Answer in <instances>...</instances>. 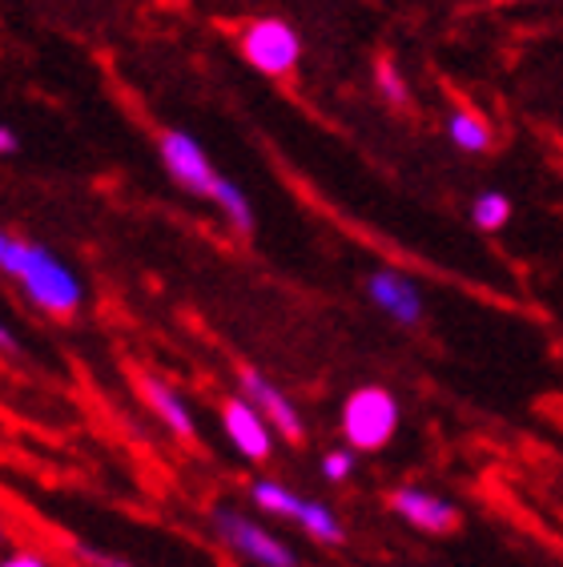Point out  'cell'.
Wrapping results in <instances>:
<instances>
[{
    "label": "cell",
    "mask_w": 563,
    "mask_h": 567,
    "mask_svg": "<svg viewBox=\"0 0 563 567\" xmlns=\"http://www.w3.org/2000/svg\"><path fill=\"white\" fill-rule=\"evenodd\" d=\"M0 274L17 282L29 302L49 318H73L85 306V282L49 246L0 229Z\"/></svg>",
    "instance_id": "1"
},
{
    "label": "cell",
    "mask_w": 563,
    "mask_h": 567,
    "mask_svg": "<svg viewBox=\"0 0 563 567\" xmlns=\"http://www.w3.org/2000/svg\"><path fill=\"white\" fill-rule=\"evenodd\" d=\"M399 431V403L382 386H358L342 403V435L358 451H382Z\"/></svg>",
    "instance_id": "2"
},
{
    "label": "cell",
    "mask_w": 563,
    "mask_h": 567,
    "mask_svg": "<svg viewBox=\"0 0 563 567\" xmlns=\"http://www.w3.org/2000/svg\"><path fill=\"white\" fill-rule=\"evenodd\" d=\"M157 153H162L165 174L174 177V186L182 189V194L206 197V202L214 197V189H217V182H222V174L214 169L206 145L197 142L194 133H185V130H162V133H157Z\"/></svg>",
    "instance_id": "3"
},
{
    "label": "cell",
    "mask_w": 563,
    "mask_h": 567,
    "mask_svg": "<svg viewBox=\"0 0 563 567\" xmlns=\"http://www.w3.org/2000/svg\"><path fill=\"white\" fill-rule=\"evenodd\" d=\"M238 49L246 56V65L258 69L262 76H286L294 73L298 56H303V37L278 17H258L242 29Z\"/></svg>",
    "instance_id": "4"
},
{
    "label": "cell",
    "mask_w": 563,
    "mask_h": 567,
    "mask_svg": "<svg viewBox=\"0 0 563 567\" xmlns=\"http://www.w3.org/2000/svg\"><path fill=\"white\" fill-rule=\"evenodd\" d=\"M214 532L229 551H238L254 567H298V556L282 544L278 535H270L262 524H254L249 515L234 512V507H217Z\"/></svg>",
    "instance_id": "5"
},
{
    "label": "cell",
    "mask_w": 563,
    "mask_h": 567,
    "mask_svg": "<svg viewBox=\"0 0 563 567\" xmlns=\"http://www.w3.org/2000/svg\"><path fill=\"white\" fill-rule=\"evenodd\" d=\"M222 431H226V439L234 443V451H238L242 458H249V463H266V458H270L274 426L258 406L249 403L246 394L222 403Z\"/></svg>",
    "instance_id": "6"
},
{
    "label": "cell",
    "mask_w": 563,
    "mask_h": 567,
    "mask_svg": "<svg viewBox=\"0 0 563 567\" xmlns=\"http://www.w3.org/2000/svg\"><path fill=\"white\" fill-rule=\"evenodd\" d=\"M238 382H242V394H246L249 403L258 406L262 415L270 419V426L278 431L282 439H290V443H303V435H306V426H303V415H298V406L286 399V394L274 386L270 379L262 371H254V367H246V371L238 374Z\"/></svg>",
    "instance_id": "7"
},
{
    "label": "cell",
    "mask_w": 563,
    "mask_h": 567,
    "mask_svg": "<svg viewBox=\"0 0 563 567\" xmlns=\"http://www.w3.org/2000/svg\"><path fill=\"white\" fill-rule=\"evenodd\" d=\"M390 512H399L411 527L431 532V535L455 532L459 527L455 503L434 492H422V487H399V492H390Z\"/></svg>",
    "instance_id": "8"
},
{
    "label": "cell",
    "mask_w": 563,
    "mask_h": 567,
    "mask_svg": "<svg viewBox=\"0 0 563 567\" xmlns=\"http://www.w3.org/2000/svg\"><path fill=\"white\" fill-rule=\"evenodd\" d=\"M367 298L379 306L382 315H390L402 327H414L422 318V295L411 278H402L395 270H375L367 278Z\"/></svg>",
    "instance_id": "9"
},
{
    "label": "cell",
    "mask_w": 563,
    "mask_h": 567,
    "mask_svg": "<svg viewBox=\"0 0 563 567\" xmlns=\"http://www.w3.org/2000/svg\"><path fill=\"white\" fill-rule=\"evenodd\" d=\"M137 391H141V399H145V406H150L153 415L170 426V435L185 439V443H190V439H197L194 411H190V403H185L170 382L157 379V374H137Z\"/></svg>",
    "instance_id": "10"
},
{
    "label": "cell",
    "mask_w": 563,
    "mask_h": 567,
    "mask_svg": "<svg viewBox=\"0 0 563 567\" xmlns=\"http://www.w3.org/2000/svg\"><path fill=\"white\" fill-rule=\"evenodd\" d=\"M294 524L303 527V532L310 535L315 544H323V547H338L342 539H347V532H342V524H338V515L330 512L326 503H318V499H306Z\"/></svg>",
    "instance_id": "11"
},
{
    "label": "cell",
    "mask_w": 563,
    "mask_h": 567,
    "mask_svg": "<svg viewBox=\"0 0 563 567\" xmlns=\"http://www.w3.org/2000/svg\"><path fill=\"white\" fill-rule=\"evenodd\" d=\"M249 499H254L258 512H270V515H278V519H298V512H303V503H306L303 495L290 492V487L278 480H258L249 487Z\"/></svg>",
    "instance_id": "12"
},
{
    "label": "cell",
    "mask_w": 563,
    "mask_h": 567,
    "mask_svg": "<svg viewBox=\"0 0 563 567\" xmlns=\"http://www.w3.org/2000/svg\"><path fill=\"white\" fill-rule=\"evenodd\" d=\"M222 214H226V221L238 234H254V206H249L246 189H238V182H229V177H222L214 189V197H209Z\"/></svg>",
    "instance_id": "13"
},
{
    "label": "cell",
    "mask_w": 563,
    "mask_h": 567,
    "mask_svg": "<svg viewBox=\"0 0 563 567\" xmlns=\"http://www.w3.org/2000/svg\"><path fill=\"white\" fill-rule=\"evenodd\" d=\"M447 137H451L463 153H488L491 150V130L483 125V117H475L471 110L451 113V121H447Z\"/></svg>",
    "instance_id": "14"
},
{
    "label": "cell",
    "mask_w": 563,
    "mask_h": 567,
    "mask_svg": "<svg viewBox=\"0 0 563 567\" xmlns=\"http://www.w3.org/2000/svg\"><path fill=\"white\" fill-rule=\"evenodd\" d=\"M471 221H475L479 229H488V234H495V229H503L511 221V202L508 194H499V189H488V194H479L475 202H471Z\"/></svg>",
    "instance_id": "15"
},
{
    "label": "cell",
    "mask_w": 563,
    "mask_h": 567,
    "mask_svg": "<svg viewBox=\"0 0 563 567\" xmlns=\"http://www.w3.org/2000/svg\"><path fill=\"white\" fill-rule=\"evenodd\" d=\"M350 471H355V455H350V451H330V455L323 458L326 480L342 483V480H350Z\"/></svg>",
    "instance_id": "16"
},
{
    "label": "cell",
    "mask_w": 563,
    "mask_h": 567,
    "mask_svg": "<svg viewBox=\"0 0 563 567\" xmlns=\"http://www.w3.org/2000/svg\"><path fill=\"white\" fill-rule=\"evenodd\" d=\"M379 89L387 93V101H395V105H399V101H407V85H402V76L395 73V65H390V61H382V65H379Z\"/></svg>",
    "instance_id": "17"
},
{
    "label": "cell",
    "mask_w": 563,
    "mask_h": 567,
    "mask_svg": "<svg viewBox=\"0 0 563 567\" xmlns=\"http://www.w3.org/2000/svg\"><path fill=\"white\" fill-rule=\"evenodd\" d=\"M0 567H49V559L41 551H12V556L0 559Z\"/></svg>",
    "instance_id": "18"
},
{
    "label": "cell",
    "mask_w": 563,
    "mask_h": 567,
    "mask_svg": "<svg viewBox=\"0 0 563 567\" xmlns=\"http://www.w3.org/2000/svg\"><path fill=\"white\" fill-rule=\"evenodd\" d=\"M76 556L93 567H133V564H125V559H113V556H105V551H93V547H81V544H76Z\"/></svg>",
    "instance_id": "19"
},
{
    "label": "cell",
    "mask_w": 563,
    "mask_h": 567,
    "mask_svg": "<svg viewBox=\"0 0 563 567\" xmlns=\"http://www.w3.org/2000/svg\"><path fill=\"white\" fill-rule=\"evenodd\" d=\"M0 354H21V339L12 334V327L0 318Z\"/></svg>",
    "instance_id": "20"
},
{
    "label": "cell",
    "mask_w": 563,
    "mask_h": 567,
    "mask_svg": "<svg viewBox=\"0 0 563 567\" xmlns=\"http://www.w3.org/2000/svg\"><path fill=\"white\" fill-rule=\"evenodd\" d=\"M17 150H21V137L12 133V125H0V157H12Z\"/></svg>",
    "instance_id": "21"
},
{
    "label": "cell",
    "mask_w": 563,
    "mask_h": 567,
    "mask_svg": "<svg viewBox=\"0 0 563 567\" xmlns=\"http://www.w3.org/2000/svg\"><path fill=\"white\" fill-rule=\"evenodd\" d=\"M4 544H9V535H4V524H0V547H4Z\"/></svg>",
    "instance_id": "22"
}]
</instances>
